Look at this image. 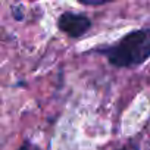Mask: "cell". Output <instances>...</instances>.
I'll list each match as a JSON object with an SVG mask.
<instances>
[{"label":"cell","instance_id":"1","mask_svg":"<svg viewBox=\"0 0 150 150\" xmlns=\"http://www.w3.org/2000/svg\"><path fill=\"white\" fill-rule=\"evenodd\" d=\"M108 60L118 68H134L150 57V28L137 30L124 35L118 43L99 49Z\"/></svg>","mask_w":150,"mask_h":150},{"label":"cell","instance_id":"2","mask_svg":"<svg viewBox=\"0 0 150 150\" xmlns=\"http://www.w3.org/2000/svg\"><path fill=\"white\" fill-rule=\"evenodd\" d=\"M57 27L62 33L68 34L72 38L84 35L91 28V21L80 13L74 12H63L57 19Z\"/></svg>","mask_w":150,"mask_h":150},{"label":"cell","instance_id":"3","mask_svg":"<svg viewBox=\"0 0 150 150\" xmlns=\"http://www.w3.org/2000/svg\"><path fill=\"white\" fill-rule=\"evenodd\" d=\"M83 5H87V6H100V5H105V2H81Z\"/></svg>","mask_w":150,"mask_h":150},{"label":"cell","instance_id":"4","mask_svg":"<svg viewBox=\"0 0 150 150\" xmlns=\"http://www.w3.org/2000/svg\"><path fill=\"white\" fill-rule=\"evenodd\" d=\"M118 150H138V149H137L134 144H131V143H129V144H125L124 147H121V149H118Z\"/></svg>","mask_w":150,"mask_h":150},{"label":"cell","instance_id":"5","mask_svg":"<svg viewBox=\"0 0 150 150\" xmlns=\"http://www.w3.org/2000/svg\"><path fill=\"white\" fill-rule=\"evenodd\" d=\"M18 150H30V144H28V143H24V144H22V146H21Z\"/></svg>","mask_w":150,"mask_h":150}]
</instances>
